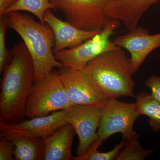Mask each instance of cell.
<instances>
[{"instance_id": "6da1fadb", "label": "cell", "mask_w": 160, "mask_h": 160, "mask_svg": "<svg viewBox=\"0 0 160 160\" xmlns=\"http://www.w3.org/2000/svg\"><path fill=\"white\" fill-rule=\"evenodd\" d=\"M12 58L3 69L0 94V118L10 124L20 122L26 116V102L34 85L35 68L24 42L11 49Z\"/></svg>"}, {"instance_id": "7a4b0ae2", "label": "cell", "mask_w": 160, "mask_h": 160, "mask_svg": "<svg viewBox=\"0 0 160 160\" xmlns=\"http://www.w3.org/2000/svg\"><path fill=\"white\" fill-rule=\"evenodd\" d=\"M8 27L22 39L31 55L35 68L34 83L64 66L55 57L53 32L47 23L37 22L30 14L21 11L7 13Z\"/></svg>"}, {"instance_id": "3957f363", "label": "cell", "mask_w": 160, "mask_h": 160, "mask_svg": "<svg viewBox=\"0 0 160 160\" xmlns=\"http://www.w3.org/2000/svg\"><path fill=\"white\" fill-rule=\"evenodd\" d=\"M83 69L107 98L135 97L130 58L121 47L100 54Z\"/></svg>"}, {"instance_id": "277c9868", "label": "cell", "mask_w": 160, "mask_h": 160, "mask_svg": "<svg viewBox=\"0 0 160 160\" xmlns=\"http://www.w3.org/2000/svg\"><path fill=\"white\" fill-rule=\"evenodd\" d=\"M72 105L59 74L52 71L34 83L26 102V116L32 118L47 115L58 110L69 109Z\"/></svg>"}, {"instance_id": "5b68a950", "label": "cell", "mask_w": 160, "mask_h": 160, "mask_svg": "<svg viewBox=\"0 0 160 160\" xmlns=\"http://www.w3.org/2000/svg\"><path fill=\"white\" fill-rule=\"evenodd\" d=\"M121 22L111 19L102 31L79 46L54 53L55 57L64 67L82 70L87 64L100 54L118 48L110 38L120 27Z\"/></svg>"}, {"instance_id": "8992f818", "label": "cell", "mask_w": 160, "mask_h": 160, "mask_svg": "<svg viewBox=\"0 0 160 160\" xmlns=\"http://www.w3.org/2000/svg\"><path fill=\"white\" fill-rule=\"evenodd\" d=\"M110 0H51L55 10L65 15L66 21L78 29L101 32L111 19L106 12Z\"/></svg>"}, {"instance_id": "52a82bcc", "label": "cell", "mask_w": 160, "mask_h": 160, "mask_svg": "<svg viewBox=\"0 0 160 160\" xmlns=\"http://www.w3.org/2000/svg\"><path fill=\"white\" fill-rule=\"evenodd\" d=\"M139 117L133 104L108 98L103 107L98 130L99 138L103 142L117 133L122 135L124 139L128 138L135 132L133 126Z\"/></svg>"}, {"instance_id": "ba28073f", "label": "cell", "mask_w": 160, "mask_h": 160, "mask_svg": "<svg viewBox=\"0 0 160 160\" xmlns=\"http://www.w3.org/2000/svg\"><path fill=\"white\" fill-rule=\"evenodd\" d=\"M60 77L72 105L103 107L107 97L98 89L84 69L72 70L63 67L59 69Z\"/></svg>"}, {"instance_id": "9c48e42d", "label": "cell", "mask_w": 160, "mask_h": 160, "mask_svg": "<svg viewBox=\"0 0 160 160\" xmlns=\"http://www.w3.org/2000/svg\"><path fill=\"white\" fill-rule=\"evenodd\" d=\"M68 110L69 123L79 139L76 154L82 155L99 138L97 132L103 107L72 105Z\"/></svg>"}, {"instance_id": "30bf717a", "label": "cell", "mask_w": 160, "mask_h": 160, "mask_svg": "<svg viewBox=\"0 0 160 160\" xmlns=\"http://www.w3.org/2000/svg\"><path fill=\"white\" fill-rule=\"evenodd\" d=\"M129 31L118 37L113 42L130 53V69L133 74L152 52L160 48V32L151 35L147 29L138 26Z\"/></svg>"}, {"instance_id": "8fae6325", "label": "cell", "mask_w": 160, "mask_h": 160, "mask_svg": "<svg viewBox=\"0 0 160 160\" xmlns=\"http://www.w3.org/2000/svg\"><path fill=\"white\" fill-rule=\"evenodd\" d=\"M0 136L9 139L13 143L15 160H44L45 144L43 139L2 121L0 122Z\"/></svg>"}, {"instance_id": "7c38bea8", "label": "cell", "mask_w": 160, "mask_h": 160, "mask_svg": "<svg viewBox=\"0 0 160 160\" xmlns=\"http://www.w3.org/2000/svg\"><path fill=\"white\" fill-rule=\"evenodd\" d=\"M44 18L54 33V53L79 46L101 32L86 31L78 29L67 21H62L57 17L51 9L46 10Z\"/></svg>"}, {"instance_id": "4fadbf2b", "label": "cell", "mask_w": 160, "mask_h": 160, "mask_svg": "<svg viewBox=\"0 0 160 160\" xmlns=\"http://www.w3.org/2000/svg\"><path fill=\"white\" fill-rule=\"evenodd\" d=\"M160 0H110L106 12L111 19L119 20L128 31L137 27L143 15Z\"/></svg>"}, {"instance_id": "5bb4252c", "label": "cell", "mask_w": 160, "mask_h": 160, "mask_svg": "<svg viewBox=\"0 0 160 160\" xmlns=\"http://www.w3.org/2000/svg\"><path fill=\"white\" fill-rule=\"evenodd\" d=\"M69 123V112L67 109L58 110L50 115L37 117L10 124L15 128L23 129L36 137L44 139Z\"/></svg>"}, {"instance_id": "9a60e30c", "label": "cell", "mask_w": 160, "mask_h": 160, "mask_svg": "<svg viewBox=\"0 0 160 160\" xmlns=\"http://www.w3.org/2000/svg\"><path fill=\"white\" fill-rule=\"evenodd\" d=\"M75 133L74 128L69 123L44 139V160H73L74 157L72 153V148Z\"/></svg>"}, {"instance_id": "2e32d148", "label": "cell", "mask_w": 160, "mask_h": 160, "mask_svg": "<svg viewBox=\"0 0 160 160\" xmlns=\"http://www.w3.org/2000/svg\"><path fill=\"white\" fill-rule=\"evenodd\" d=\"M133 104L135 111L139 116L146 115L149 118V124L152 131L160 130V103L145 92H141L136 97Z\"/></svg>"}, {"instance_id": "e0dca14e", "label": "cell", "mask_w": 160, "mask_h": 160, "mask_svg": "<svg viewBox=\"0 0 160 160\" xmlns=\"http://www.w3.org/2000/svg\"><path fill=\"white\" fill-rule=\"evenodd\" d=\"M55 10L54 5L51 0H18L16 3L8 8L5 14L10 12L26 11L35 16L42 24L46 23L44 16L46 10Z\"/></svg>"}, {"instance_id": "ac0fdd59", "label": "cell", "mask_w": 160, "mask_h": 160, "mask_svg": "<svg viewBox=\"0 0 160 160\" xmlns=\"http://www.w3.org/2000/svg\"><path fill=\"white\" fill-rule=\"evenodd\" d=\"M125 145L118 155L116 160H142L154 152L143 149L139 141V135L135 132L126 139Z\"/></svg>"}, {"instance_id": "d6986e66", "label": "cell", "mask_w": 160, "mask_h": 160, "mask_svg": "<svg viewBox=\"0 0 160 160\" xmlns=\"http://www.w3.org/2000/svg\"><path fill=\"white\" fill-rule=\"evenodd\" d=\"M103 141L99 138L97 140L87 151L82 155L74 157L73 160H116L118 155L125 145V140L122 139L119 144L116 145L112 150L107 152H100L98 149L102 144Z\"/></svg>"}, {"instance_id": "ffe728a7", "label": "cell", "mask_w": 160, "mask_h": 160, "mask_svg": "<svg viewBox=\"0 0 160 160\" xmlns=\"http://www.w3.org/2000/svg\"><path fill=\"white\" fill-rule=\"evenodd\" d=\"M9 29L7 22V15H4L0 17V72H3L5 67L12 58L11 50L7 49L6 43V35Z\"/></svg>"}, {"instance_id": "44dd1931", "label": "cell", "mask_w": 160, "mask_h": 160, "mask_svg": "<svg viewBox=\"0 0 160 160\" xmlns=\"http://www.w3.org/2000/svg\"><path fill=\"white\" fill-rule=\"evenodd\" d=\"M14 146L9 139L1 137L0 140V160L14 159Z\"/></svg>"}, {"instance_id": "7402d4cb", "label": "cell", "mask_w": 160, "mask_h": 160, "mask_svg": "<svg viewBox=\"0 0 160 160\" xmlns=\"http://www.w3.org/2000/svg\"><path fill=\"white\" fill-rule=\"evenodd\" d=\"M146 87L151 90V96L160 103V77L152 75L145 82Z\"/></svg>"}, {"instance_id": "603a6c76", "label": "cell", "mask_w": 160, "mask_h": 160, "mask_svg": "<svg viewBox=\"0 0 160 160\" xmlns=\"http://www.w3.org/2000/svg\"><path fill=\"white\" fill-rule=\"evenodd\" d=\"M17 1L18 0H0V17L5 15L6 10Z\"/></svg>"}]
</instances>
